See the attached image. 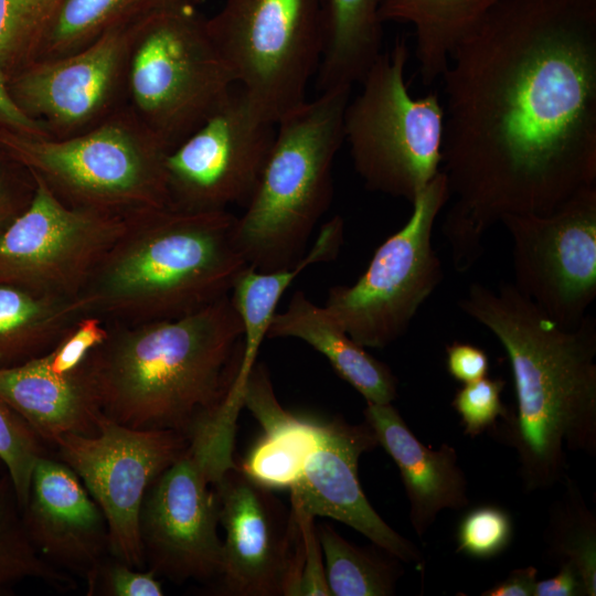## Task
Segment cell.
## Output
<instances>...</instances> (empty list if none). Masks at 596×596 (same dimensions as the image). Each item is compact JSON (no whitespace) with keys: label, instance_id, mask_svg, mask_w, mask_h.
<instances>
[{"label":"cell","instance_id":"22","mask_svg":"<svg viewBox=\"0 0 596 596\" xmlns=\"http://www.w3.org/2000/svg\"><path fill=\"white\" fill-rule=\"evenodd\" d=\"M267 338H296L329 361L338 375L372 404H390L397 396L391 369L352 340L326 307L295 291L285 310L272 319Z\"/></svg>","mask_w":596,"mask_h":596},{"label":"cell","instance_id":"17","mask_svg":"<svg viewBox=\"0 0 596 596\" xmlns=\"http://www.w3.org/2000/svg\"><path fill=\"white\" fill-rule=\"evenodd\" d=\"M214 486L225 534L220 576L224 590L235 596L285 595L298 532L292 511L237 465Z\"/></svg>","mask_w":596,"mask_h":596},{"label":"cell","instance_id":"2","mask_svg":"<svg viewBox=\"0 0 596 596\" xmlns=\"http://www.w3.org/2000/svg\"><path fill=\"white\" fill-rule=\"evenodd\" d=\"M458 308L504 349L517 412L492 428L514 449L525 491L549 490L567 477L568 455H596V321L588 313L564 328L510 283L471 284Z\"/></svg>","mask_w":596,"mask_h":596},{"label":"cell","instance_id":"36","mask_svg":"<svg viewBox=\"0 0 596 596\" xmlns=\"http://www.w3.org/2000/svg\"><path fill=\"white\" fill-rule=\"evenodd\" d=\"M504 385L502 379L485 376L464 384L456 392L451 406L461 418L465 434L475 437L491 430L498 418L504 419L509 415L501 401Z\"/></svg>","mask_w":596,"mask_h":596},{"label":"cell","instance_id":"25","mask_svg":"<svg viewBox=\"0 0 596 596\" xmlns=\"http://www.w3.org/2000/svg\"><path fill=\"white\" fill-rule=\"evenodd\" d=\"M83 316L77 297L0 284V369L49 353Z\"/></svg>","mask_w":596,"mask_h":596},{"label":"cell","instance_id":"42","mask_svg":"<svg viewBox=\"0 0 596 596\" xmlns=\"http://www.w3.org/2000/svg\"><path fill=\"white\" fill-rule=\"evenodd\" d=\"M533 596H586V592L577 572L564 564L555 576L536 582Z\"/></svg>","mask_w":596,"mask_h":596},{"label":"cell","instance_id":"13","mask_svg":"<svg viewBox=\"0 0 596 596\" xmlns=\"http://www.w3.org/2000/svg\"><path fill=\"white\" fill-rule=\"evenodd\" d=\"M157 12L121 22L67 55L26 64L8 78L13 99L51 138L75 136L104 121L127 106L132 46Z\"/></svg>","mask_w":596,"mask_h":596},{"label":"cell","instance_id":"4","mask_svg":"<svg viewBox=\"0 0 596 596\" xmlns=\"http://www.w3.org/2000/svg\"><path fill=\"white\" fill-rule=\"evenodd\" d=\"M230 211L164 206L126 219L78 299L109 326L179 318L230 296L248 267Z\"/></svg>","mask_w":596,"mask_h":596},{"label":"cell","instance_id":"1","mask_svg":"<svg viewBox=\"0 0 596 596\" xmlns=\"http://www.w3.org/2000/svg\"><path fill=\"white\" fill-rule=\"evenodd\" d=\"M441 77V233L464 274L504 215L596 185V0H499Z\"/></svg>","mask_w":596,"mask_h":596},{"label":"cell","instance_id":"38","mask_svg":"<svg viewBox=\"0 0 596 596\" xmlns=\"http://www.w3.org/2000/svg\"><path fill=\"white\" fill-rule=\"evenodd\" d=\"M87 595L106 596H161V582L151 571H142L109 556L99 565L86 585Z\"/></svg>","mask_w":596,"mask_h":596},{"label":"cell","instance_id":"40","mask_svg":"<svg viewBox=\"0 0 596 596\" xmlns=\"http://www.w3.org/2000/svg\"><path fill=\"white\" fill-rule=\"evenodd\" d=\"M446 366L454 380L466 384L488 375L489 358L477 345L455 341L446 348Z\"/></svg>","mask_w":596,"mask_h":596},{"label":"cell","instance_id":"26","mask_svg":"<svg viewBox=\"0 0 596 596\" xmlns=\"http://www.w3.org/2000/svg\"><path fill=\"white\" fill-rule=\"evenodd\" d=\"M499 0H379L382 22L412 24L422 83L430 85L448 66L456 47Z\"/></svg>","mask_w":596,"mask_h":596},{"label":"cell","instance_id":"44","mask_svg":"<svg viewBox=\"0 0 596 596\" xmlns=\"http://www.w3.org/2000/svg\"><path fill=\"white\" fill-rule=\"evenodd\" d=\"M3 471H4V468H3V466H2V464H1V461H0V475H1Z\"/></svg>","mask_w":596,"mask_h":596},{"label":"cell","instance_id":"41","mask_svg":"<svg viewBox=\"0 0 596 596\" xmlns=\"http://www.w3.org/2000/svg\"><path fill=\"white\" fill-rule=\"evenodd\" d=\"M0 128L36 137H50L46 129L28 116L13 99L8 78L0 70Z\"/></svg>","mask_w":596,"mask_h":596},{"label":"cell","instance_id":"8","mask_svg":"<svg viewBox=\"0 0 596 596\" xmlns=\"http://www.w3.org/2000/svg\"><path fill=\"white\" fill-rule=\"evenodd\" d=\"M199 4L182 3L150 17L129 61L127 105L170 149L237 86Z\"/></svg>","mask_w":596,"mask_h":596},{"label":"cell","instance_id":"11","mask_svg":"<svg viewBox=\"0 0 596 596\" xmlns=\"http://www.w3.org/2000/svg\"><path fill=\"white\" fill-rule=\"evenodd\" d=\"M189 443L181 433L130 428L103 413L96 434L70 433L54 439L60 459L77 475L106 518L111 557L143 568L139 534L142 501L152 482Z\"/></svg>","mask_w":596,"mask_h":596},{"label":"cell","instance_id":"10","mask_svg":"<svg viewBox=\"0 0 596 596\" xmlns=\"http://www.w3.org/2000/svg\"><path fill=\"white\" fill-rule=\"evenodd\" d=\"M448 199L440 170L412 203L407 222L375 249L358 280L330 288L324 307L360 345L384 348L404 336L443 281L432 236Z\"/></svg>","mask_w":596,"mask_h":596},{"label":"cell","instance_id":"30","mask_svg":"<svg viewBox=\"0 0 596 596\" xmlns=\"http://www.w3.org/2000/svg\"><path fill=\"white\" fill-rule=\"evenodd\" d=\"M330 594L333 596H390L402 573L398 558L359 547L330 525L317 530Z\"/></svg>","mask_w":596,"mask_h":596},{"label":"cell","instance_id":"20","mask_svg":"<svg viewBox=\"0 0 596 596\" xmlns=\"http://www.w3.org/2000/svg\"><path fill=\"white\" fill-rule=\"evenodd\" d=\"M364 417L377 444L400 470L409 502L411 524L419 538L443 510L468 505V481L453 446L443 444L433 449L424 445L392 403H366Z\"/></svg>","mask_w":596,"mask_h":596},{"label":"cell","instance_id":"37","mask_svg":"<svg viewBox=\"0 0 596 596\" xmlns=\"http://www.w3.org/2000/svg\"><path fill=\"white\" fill-rule=\"evenodd\" d=\"M109 334V324L95 315H85L46 353L49 369L56 374L77 370L89 353L99 347Z\"/></svg>","mask_w":596,"mask_h":596},{"label":"cell","instance_id":"3","mask_svg":"<svg viewBox=\"0 0 596 596\" xmlns=\"http://www.w3.org/2000/svg\"><path fill=\"white\" fill-rule=\"evenodd\" d=\"M242 356V323L227 296L179 318L109 326L84 366L106 417L190 440L224 405Z\"/></svg>","mask_w":596,"mask_h":596},{"label":"cell","instance_id":"15","mask_svg":"<svg viewBox=\"0 0 596 596\" xmlns=\"http://www.w3.org/2000/svg\"><path fill=\"white\" fill-rule=\"evenodd\" d=\"M33 174L31 204L0 235V284L78 297L126 219L71 207Z\"/></svg>","mask_w":596,"mask_h":596},{"label":"cell","instance_id":"39","mask_svg":"<svg viewBox=\"0 0 596 596\" xmlns=\"http://www.w3.org/2000/svg\"><path fill=\"white\" fill-rule=\"evenodd\" d=\"M35 188L33 172L0 147V235L29 207Z\"/></svg>","mask_w":596,"mask_h":596},{"label":"cell","instance_id":"12","mask_svg":"<svg viewBox=\"0 0 596 596\" xmlns=\"http://www.w3.org/2000/svg\"><path fill=\"white\" fill-rule=\"evenodd\" d=\"M500 223L511 240V284L557 324H579L596 298V185L547 215L509 214Z\"/></svg>","mask_w":596,"mask_h":596},{"label":"cell","instance_id":"29","mask_svg":"<svg viewBox=\"0 0 596 596\" xmlns=\"http://www.w3.org/2000/svg\"><path fill=\"white\" fill-rule=\"evenodd\" d=\"M551 507L544 531L545 556L557 566L568 564L579 575L586 596L596 595V518L568 476Z\"/></svg>","mask_w":596,"mask_h":596},{"label":"cell","instance_id":"19","mask_svg":"<svg viewBox=\"0 0 596 596\" xmlns=\"http://www.w3.org/2000/svg\"><path fill=\"white\" fill-rule=\"evenodd\" d=\"M21 515L38 553L56 568L82 577L86 585L110 556L104 513L61 459L44 455L36 461Z\"/></svg>","mask_w":596,"mask_h":596},{"label":"cell","instance_id":"27","mask_svg":"<svg viewBox=\"0 0 596 596\" xmlns=\"http://www.w3.org/2000/svg\"><path fill=\"white\" fill-rule=\"evenodd\" d=\"M190 2L201 0H61L33 61L67 55L121 22Z\"/></svg>","mask_w":596,"mask_h":596},{"label":"cell","instance_id":"5","mask_svg":"<svg viewBox=\"0 0 596 596\" xmlns=\"http://www.w3.org/2000/svg\"><path fill=\"white\" fill-rule=\"evenodd\" d=\"M350 92H322L276 124L258 184L235 222L238 248L252 268H288L306 254L332 200V167L344 140Z\"/></svg>","mask_w":596,"mask_h":596},{"label":"cell","instance_id":"16","mask_svg":"<svg viewBox=\"0 0 596 596\" xmlns=\"http://www.w3.org/2000/svg\"><path fill=\"white\" fill-rule=\"evenodd\" d=\"M217 481L203 453L189 443L149 487L139 514L145 563L157 576L181 584L222 572Z\"/></svg>","mask_w":596,"mask_h":596},{"label":"cell","instance_id":"32","mask_svg":"<svg viewBox=\"0 0 596 596\" xmlns=\"http://www.w3.org/2000/svg\"><path fill=\"white\" fill-rule=\"evenodd\" d=\"M61 0H0V70L7 78L31 63Z\"/></svg>","mask_w":596,"mask_h":596},{"label":"cell","instance_id":"43","mask_svg":"<svg viewBox=\"0 0 596 596\" xmlns=\"http://www.w3.org/2000/svg\"><path fill=\"white\" fill-rule=\"evenodd\" d=\"M538 570L526 566L513 570L503 581L481 593L482 596H533Z\"/></svg>","mask_w":596,"mask_h":596},{"label":"cell","instance_id":"9","mask_svg":"<svg viewBox=\"0 0 596 596\" xmlns=\"http://www.w3.org/2000/svg\"><path fill=\"white\" fill-rule=\"evenodd\" d=\"M206 28L237 86L268 121L306 102L321 57L323 0H225Z\"/></svg>","mask_w":596,"mask_h":596},{"label":"cell","instance_id":"23","mask_svg":"<svg viewBox=\"0 0 596 596\" xmlns=\"http://www.w3.org/2000/svg\"><path fill=\"white\" fill-rule=\"evenodd\" d=\"M344 223L339 215L323 224L311 248L294 266L262 272L248 266L236 279L230 298L243 331V356L238 381L245 382L256 364L257 353L265 338L280 298L306 268L333 260L343 243Z\"/></svg>","mask_w":596,"mask_h":596},{"label":"cell","instance_id":"18","mask_svg":"<svg viewBox=\"0 0 596 596\" xmlns=\"http://www.w3.org/2000/svg\"><path fill=\"white\" fill-rule=\"evenodd\" d=\"M366 422L332 421L320 425V438L301 478L290 488L291 508L311 517L342 522L401 562L424 566L421 551L392 529L368 501L358 477L360 456L377 446Z\"/></svg>","mask_w":596,"mask_h":596},{"label":"cell","instance_id":"6","mask_svg":"<svg viewBox=\"0 0 596 596\" xmlns=\"http://www.w3.org/2000/svg\"><path fill=\"white\" fill-rule=\"evenodd\" d=\"M0 147L71 207L128 219L170 206L164 172L170 148L128 105L67 138L0 128Z\"/></svg>","mask_w":596,"mask_h":596},{"label":"cell","instance_id":"28","mask_svg":"<svg viewBox=\"0 0 596 596\" xmlns=\"http://www.w3.org/2000/svg\"><path fill=\"white\" fill-rule=\"evenodd\" d=\"M260 426L264 436L240 468L263 487L290 489L319 443L320 425L283 408Z\"/></svg>","mask_w":596,"mask_h":596},{"label":"cell","instance_id":"14","mask_svg":"<svg viewBox=\"0 0 596 596\" xmlns=\"http://www.w3.org/2000/svg\"><path fill=\"white\" fill-rule=\"evenodd\" d=\"M276 131L236 86L164 160L170 206L193 212L245 206L263 172Z\"/></svg>","mask_w":596,"mask_h":596},{"label":"cell","instance_id":"31","mask_svg":"<svg viewBox=\"0 0 596 596\" xmlns=\"http://www.w3.org/2000/svg\"><path fill=\"white\" fill-rule=\"evenodd\" d=\"M40 579L72 589L74 579L45 561L25 531L21 508L9 475H0V590L24 579Z\"/></svg>","mask_w":596,"mask_h":596},{"label":"cell","instance_id":"21","mask_svg":"<svg viewBox=\"0 0 596 596\" xmlns=\"http://www.w3.org/2000/svg\"><path fill=\"white\" fill-rule=\"evenodd\" d=\"M0 398L19 413L44 443L63 434L94 435L102 414L84 363L67 374L47 366L46 354L0 369Z\"/></svg>","mask_w":596,"mask_h":596},{"label":"cell","instance_id":"7","mask_svg":"<svg viewBox=\"0 0 596 596\" xmlns=\"http://www.w3.org/2000/svg\"><path fill=\"white\" fill-rule=\"evenodd\" d=\"M408 57L402 38L381 53L348 102L343 131L365 187L412 204L441 169L445 108L437 91L412 97Z\"/></svg>","mask_w":596,"mask_h":596},{"label":"cell","instance_id":"35","mask_svg":"<svg viewBox=\"0 0 596 596\" xmlns=\"http://www.w3.org/2000/svg\"><path fill=\"white\" fill-rule=\"evenodd\" d=\"M298 526L296 553L286 596H331L313 517L291 508Z\"/></svg>","mask_w":596,"mask_h":596},{"label":"cell","instance_id":"33","mask_svg":"<svg viewBox=\"0 0 596 596\" xmlns=\"http://www.w3.org/2000/svg\"><path fill=\"white\" fill-rule=\"evenodd\" d=\"M44 444L25 419L0 398V461L21 509L29 496L34 466L46 455Z\"/></svg>","mask_w":596,"mask_h":596},{"label":"cell","instance_id":"34","mask_svg":"<svg viewBox=\"0 0 596 596\" xmlns=\"http://www.w3.org/2000/svg\"><path fill=\"white\" fill-rule=\"evenodd\" d=\"M513 538L511 515L493 504L479 505L460 520L457 552L473 558L488 560L503 553Z\"/></svg>","mask_w":596,"mask_h":596},{"label":"cell","instance_id":"24","mask_svg":"<svg viewBox=\"0 0 596 596\" xmlns=\"http://www.w3.org/2000/svg\"><path fill=\"white\" fill-rule=\"evenodd\" d=\"M379 0H323L319 93L361 83L382 49Z\"/></svg>","mask_w":596,"mask_h":596}]
</instances>
